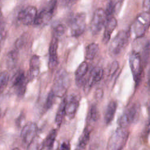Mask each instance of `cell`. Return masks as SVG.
I'll return each instance as SVG.
<instances>
[{
    "mask_svg": "<svg viewBox=\"0 0 150 150\" xmlns=\"http://www.w3.org/2000/svg\"><path fill=\"white\" fill-rule=\"evenodd\" d=\"M65 100L66 115L70 118H73L75 116L79 105V99L76 96L71 94L65 97Z\"/></svg>",
    "mask_w": 150,
    "mask_h": 150,
    "instance_id": "obj_14",
    "label": "cell"
},
{
    "mask_svg": "<svg viewBox=\"0 0 150 150\" xmlns=\"http://www.w3.org/2000/svg\"><path fill=\"white\" fill-rule=\"evenodd\" d=\"M43 142L38 137H36L28 145L27 150H42Z\"/></svg>",
    "mask_w": 150,
    "mask_h": 150,
    "instance_id": "obj_25",
    "label": "cell"
},
{
    "mask_svg": "<svg viewBox=\"0 0 150 150\" xmlns=\"http://www.w3.org/2000/svg\"><path fill=\"white\" fill-rule=\"evenodd\" d=\"M88 117V120L93 122L97 121L99 118V111L96 105L93 104L91 106L89 110Z\"/></svg>",
    "mask_w": 150,
    "mask_h": 150,
    "instance_id": "obj_26",
    "label": "cell"
},
{
    "mask_svg": "<svg viewBox=\"0 0 150 150\" xmlns=\"http://www.w3.org/2000/svg\"><path fill=\"white\" fill-rule=\"evenodd\" d=\"M12 150H21V149H20L19 148H17V147H16V148H14Z\"/></svg>",
    "mask_w": 150,
    "mask_h": 150,
    "instance_id": "obj_35",
    "label": "cell"
},
{
    "mask_svg": "<svg viewBox=\"0 0 150 150\" xmlns=\"http://www.w3.org/2000/svg\"><path fill=\"white\" fill-rule=\"evenodd\" d=\"M129 33L127 31L121 30L110 42L109 52L111 56H118L126 47L128 42Z\"/></svg>",
    "mask_w": 150,
    "mask_h": 150,
    "instance_id": "obj_5",
    "label": "cell"
},
{
    "mask_svg": "<svg viewBox=\"0 0 150 150\" xmlns=\"http://www.w3.org/2000/svg\"><path fill=\"white\" fill-rule=\"evenodd\" d=\"M28 39V35L27 33L22 34L19 38L17 39L15 43V46L16 50L21 49L26 43Z\"/></svg>",
    "mask_w": 150,
    "mask_h": 150,
    "instance_id": "obj_28",
    "label": "cell"
},
{
    "mask_svg": "<svg viewBox=\"0 0 150 150\" xmlns=\"http://www.w3.org/2000/svg\"><path fill=\"white\" fill-rule=\"evenodd\" d=\"M57 0H50L46 8L38 12L33 22L36 25H40L43 23L48 22L52 18L56 9Z\"/></svg>",
    "mask_w": 150,
    "mask_h": 150,
    "instance_id": "obj_10",
    "label": "cell"
},
{
    "mask_svg": "<svg viewBox=\"0 0 150 150\" xmlns=\"http://www.w3.org/2000/svg\"><path fill=\"white\" fill-rule=\"evenodd\" d=\"M38 127L36 123L29 122L22 128L21 132V138L25 145H28L36 137Z\"/></svg>",
    "mask_w": 150,
    "mask_h": 150,
    "instance_id": "obj_12",
    "label": "cell"
},
{
    "mask_svg": "<svg viewBox=\"0 0 150 150\" xmlns=\"http://www.w3.org/2000/svg\"><path fill=\"white\" fill-rule=\"evenodd\" d=\"M38 13L37 9L33 6H26L21 9L18 15V21L25 25L33 23Z\"/></svg>",
    "mask_w": 150,
    "mask_h": 150,
    "instance_id": "obj_11",
    "label": "cell"
},
{
    "mask_svg": "<svg viewBox=\"0 0 150 150\" xmlns=\"http://www.w3.org/2000/svg\"><path fill=\"white\" fill-rule=\"evenodd\" d=\"M40 71V58L37 55L32 56L29 62V69L28 79L33 80L39 74Z\"/></svg>",
    "mask_w": 150,
    "mask_h": 150,
    "instance_id": "obj_16",
    "label": "cell"
},
{
    "mask_svg": "<svg viewBox=\"0 0 150 150\" xmlns=\"http://www.w3.org/2000/svg\"><path fill=\"white\" fill-rule=\"evenodd\" d=\"M107 17L105 10L98 8L94 12L90 23L91 32L93 35L98 34L105 26Z\"/></svg>",
    "mask_w": 150,
    "mask_h": 150,
    "instance_id": "obj_9",
    "label": "cell"
},
{
    "mask_svg": "<svg viewBox=\"0 0 150 150\" xmlns=\"http://www.w3.org/2000/svg\"><path fill=\"white\" fill-rule=\"evenodd\" d=\"M129 64L135 87L139 85L143 74L142 62L139 52L133 50L129 56Z\"/></svg>",
    "mask_w": 150,
    "mask_h": 150,
    "instance_id": "obj_4",
    "label": "cell"
},
{
    "mask_svg": "<svg viewBox=\"0 0 150 150\" xmlns=\"http://www.w3.org/2000/svg\"><path fill=\"white\" fill-rule=\"evenodd\" d=\"M0 117H1V114H0Z\"/></svg>",
    "mask_w": 150,
    "mask_h": 150,
    "instance_id": "obj_39",
    "label": "cell"
},
{
    "mask_svg": "<svg viewBox=\"0 0 150 150\" xmlns=\"http://www.w3.org/2000/svg\"><path fill=\"white\" fill-rule=\"evenodd\" d=\"M86 15L85 13H77L70 20V32L72 36L77 38L81 35L86 29Z\"/></svg>",
    "mask_w": 150,
    "mask_h": 150,
    "instance_id": "obj_7",
    "label": "cell"
},
{
    "mask_svg": "<svg viewBox=\"0 0 150 150\" xmlns=\"http://www.w3.org/2000/svg\"><path fill=\"white\" fill-rule=\"evenodd\" d=\"M56 136H57L56 129H52L46 136L45 139L43 141V148H45L48 149L52 148L55 141Z\"/></svg>",
    "mask_w": 150,
    "mask_h": 150,
    "instance_id": "obj_23",
    "label": "cell"
},
{
    "mask_svg": "<svg viewBox=\"0 0 150 150\" xmlns=\"http://www.w3.org/2000/svg\"><path fill=\"white\" fill-rule=\"evenodd\" d=\"M9 80V73L7 71L0 72V94L6 87Z\"/></svg>",
    "mask_w": 150,
    "mask_h": 150,
    "instance_id": "obj_24",
    "label": "cell"
},
{
    "mask_svg": "<svg viewBox=\"0 0 150 150\" xmlns=\"http://www.w3.org/2000/svg\"><path fill=\"white\" fill-rule=\"evenodd\" d=\"M150 26V13L144 11L136 17L132 26L131 32L135 39L142 38Z\"/></svg>",
    "mask_w": 150,
    "mask_h": 150,
    "instance_id": "obj_1",
    "label": "cell"
},
{
    "mask_svg": "<svg viewBox=\"0 0 150 150\" xmlns=\"http://www.w3.org/2000/svg\"><path fill=\"white\" fill-rule=\"evenodd\" d=\"M75 150H81V149H80L79 148H78V147H77L76 149H75Z\"/></svg>",
    "mask_w": 150,
    "mask_h": 150,
    "instance_id": "obj_36",
    "label": "cell"
},
{
    "mask_svg": "<svg viewBox=\"0 0 150 150\" xmlns=\"http://www.w3.org/2000/svg\"><path fill=\"white\" fill-rule=\"evenodd\" d=\"M1 1H2V0H0V2H1Z\"/></svg>",
    "mask_w": 150,
    "mask_h": 150,
    "instance_id": "obj_38",
    "label": "cell"
},
{
    "mask_svg": "<svg viewBox=\"0 0 150 150\" xmlns=\"http://www.w3.org/2000/svg\"><path fill=\"white\" fill-rule=\"evenodd\" d=\"M28 82V78L25 76V72L22 70H18L11 80V84L15 88L19 97H22L25 94Z\"/></svg>",
    "mask_w": 150,
    "mask_h": 150,
    "instance_id": "obj_8",
    "label": "cell"
},
{
    "mask_svg": "<svg viewBox=\"0 0 150 150\" xmlns=\"http://www.w3.org/2000/svg\"><path fill=\"white\" fill-rule=\"evenodd\" d=\"M88 70V64L86 62H82L77 67L75 71L76 82L77 86H81L84 85L85 80L84 76L86 74Z\"/></svg>",
    "mask_w": 150,
    "mask_h": 150,
    "instance_id": "obj_17",
    "label": "cell"
},
{
    "mask_svg": "<svg viewBox=\"0 0 150 150\" xmlns=\"http://www.w3.org/2000/svg\"><path fill=\"white\" fill-rule=\"evenodd\" d=\"M65 103H66V100H65V98H64L62 100V101H61V103L58 107L56 114L55 123L57 127L60 126V125L62 122L63 119L64 115H66Z\"/></svg>",
    "mask_w": 150,
    "mask_h": 150,
    "instance_id": "obj_21",
    "label": "cell"
},
{
    "mask_svg": "<svg viewBox=\"0 0 150 150\" xmlns=\"http://www.w3.org/2000/svg\"><path fill=\"white\" fill-rule=\"evenodd\" d=\"M103 91L101 88H98L96 91V96L97 98H101L103 96Z\"/></svg>",
    "mask_w": 150,
    "mask_h": 150,
    "instance_id": "obj_33",
    "label": "cell"
},
{
    "mask_svg": "<svg viewBox=\"0 0 150 150\" xmlns=\"http://www.w3.org/2000/svg\"><path fill=\"white\" fill-rule=\"evenodd\" d=\"M56 96L54 95L53 91L51 90L48 93L45 105H44V108L45 110H49L53 105L55 100Z\"/></svg>",
    "mask_w": 150,
    "mask_h": 150,
    "instance_id": "obj_27",
    "label": "cell"
},
{
    "mask_svg": "<svg viewBox=\"0 0 150 150\" xmlns=\"http://www.w3.org/2000/svg\"><path fill=\"white\" fill-rule=\"evenodd\" d=\"M59 150H70V145L68 141H63L60 145Z\"/></svg>",
    "mask_w": 150,
    "mask_h": 150,
    "instance_id": "obj_31",
    "label": "cell"
},
{
    "mask_svg": "<svg viewBox=\"0 0 150 150\" xmlns=\"http://www.w3.org/2000/svg\"><path fill=\"white\" fill-rule=\"evenodd\" d=\"M59 39L53 36L49 45V68L50 70H53L58 64V57H57V48H58V40Z\"/></svg>",
    "mask_w": 150,
    "mask_h": 150,
    "instance_id": "obj_13",
    "label": "cell"
},
{
    "mask_svg": "<svg viewBox=\"0 0 150 150\" xmlns=\"http://www.w3.org/2000/svg\"><path fill=\"white\" fill-rule=\"evenodd\" d=\"M90 133L91 129L89 128V127H86L83 131L81 136L80 137L78 145L77 147L79 148L81 150H83L86 148L90 140Z\"/></svg>",
    "mask_w": 150,
    "mask_h": 150,
    "instance_id": "obj_20",
    "label": "cell"
},
{
    "mask_svg": "<svg viewBox=\"0 0 150 150\" xmlns=\"http://www.w3.org/2000/svg\"><path fill=\"white\" fill-rule=\"evenodd\" d=\"M139 105L138 104L134 103L128 107L118 120V124L120 127L126 128L135 122L139 117Z\"/></svg>",
    "mask_w": 150,
    "mask_h": 150,
    "instance_id": "obj_6",
    "label": "cell"
},
{
    "mask_svg": "<svg viewBox=\"0 0 150 150\" xmlns=\"http://www.w3.org/2000/svg\"><path fill=\"white\" fill-rule=\"evenodd\" d=\"M117 104L115 101H110L107 106L105 113H104V121L107 124L111 122L114 119L117 110Z\"/></svg>",
    "mask_w": 150,
    "mask_h": 150,
    "instance_id": "obj_18",
    "label": "cell"
},
{
    "mask_svg": "<svg viewBox=\"0 0 150 150\" xmlns=\"http://www.w3.org/2000/svg\"><path fill=\"white\" fill-rule=\"evenodd\" d=\"M117 26V21L114 17L111 16L107 19L106 23L105 24L103 38V42L104 44H107L109 42L111 35L114 31V30L115 29Z\"/></svg>",
    "mask_w": 150,
    "mask_h": 150,
    "instance_id": "obj_15",
    "label": "cell"
},
{
    "mask_svg": "<svg viewBox=\"0 0 150 150\" xmlns=\"http://www.w3.org/2000/svg\"><path fill=\"white\" fill-rule=\"evenodd\" d=\"M118 69H119V63L116 60L112 62L109 67V71H108L109 74L111 76L114 74Z\"/></svg>",
    "mask_w": 150,
    "mask_h": 150,
    "instance_id": "obj_30",
    "label": "cell"
},
{
    "mask_svg": "<svg viewBox=\"0 0 150 150\" xmlns=\"http://www.w3.org/2000/svg\"><path fill=\"white\" fill-rule=\"evenodd\" d=\"M65 32V27L63 24L59 23L56 25L53 28V36L59 39V38L61 37L64 35Z\"/></svg>",
    "mask_w": 150,
    "mask_h": 150,
    "instance_id": "obj_29",
    "label": "cell"
},
{
    "mask_svg": "<svg viewBox=\"0 0 150 150\" xmlns=\"http://www.w3.org/2000/svg\"><path fill=\"white\" fill-rule=\"evenodd\" d=\"M129 136V131L125 128L119 127L110 136L107 143V150H122Z\"/></svg>",
    "mask_w": 150,
    "mask_h": 150,
    "instance_id": "obj_3",
    "label": "cell"
},
{
    "mask_svg": "<svg viewBox=\"0 0 150 150\" xmlns=\"http://www.w3.org/2000/svg\"><path fill=\"white\" fill-rule=\"evenodd\" d=\"M18 60V50L13 49L9 52L6 56V63L9 69H13L16 64Z\"/></svg>",
    "mask_w": 150,
    "mask_h": 150,
    "instance_id": "obj_19",
    "label": "cell"
},
{
    "mask_svg": "<svg viewBox=\"0 0 150 150\" xmlns=\"http://www.w3.org/2000/svg\"><path fill=\"white\" fill-rule=\"evenodd\" d=\"M2 12L0 10V25H1V22L2 21Z\"/></svg>",
    "mask_w": 150,
    "mask_h": 150,
    "instance_id": "obj_34",
    "label": "cell"
},
{
    "mask_svg": "<svg viewBox=\"0 0 150 150\" xmlns=\"http://www.w3.org/2000/svg\"><path fill=\"white\" fill-rule=\"evenodd\" d=\"M149 124L150 125V116H149Z\"/></svg>",
    "mask_w": 150,
    "mask_h": 150,
    "instance_id": "obj_37",
    "label": "cell"
},
{
    "mask_svg": "<svg viewBox=\"0 0 150 150\" xmlns=\"http://www.w3.org/2000/svg\"><path fill=\"white\" fill-rule=\"evenodd\" d=\"M142 6L144 9V11L149 12L150 10V0H144Z\"/></svg>",
    "mask_w": 150,
    "mask_h": 150,
    "instance_id": "obj_32",
    "label": "cell"
},
{
    "mask_svg": "<svg viewBox=\"0 0 150 150\" xmlns=\"http://www.w3.org/2000/svg\"><path fill=\"white\" fill-rule=\"evenodd\" d=\"M99 49L98 45L96 43H91L86 48L85 57L87 60H92L94 58Z\"/></svg>",
    "mask_w": 150,
    "mask_h": 150,
    "instance_id": "obj_22",
    "label": "cell"
},
{
    "mask_svg": "<svg viewBox=\"0 0 150 150\" xmlns=\"http://www.w3.org/2000/svg\"><path fill=\"white\" fill-rule=\"evenodd\" d=\"M70 84L68 73L63 69H59L55 74L52 90L56 97H62L66 93Z\"/></svg>",
    "mask_w": 150,
    "mask_h": 150,
    "instance_id": "obj_2",
    "label": "cell"
}]
</instances>
